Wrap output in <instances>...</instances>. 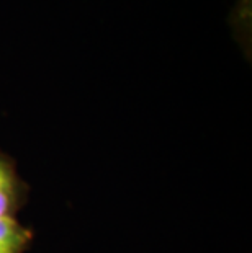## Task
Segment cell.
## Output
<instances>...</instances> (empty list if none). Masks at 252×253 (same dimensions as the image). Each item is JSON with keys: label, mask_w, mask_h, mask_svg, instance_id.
Returning <instances> with one entry per match:
<instances>
[{"label": "cell", "mask_w": 252, "mask_h": 253, "mask_svg": "<svg viewBox=\"0 0 252 253\" xmlns=\"http://www.w3.org/2000/svg\"><path fill=\"white\" fill-rule=\"evenodd\" d=\"M28 198V185L15 160L0 149V219L17 217Z\"/></svg>", "instance_id": "obj_1"}, {"label": "cell", "mask_w": 252, "mask_h": 253, "mask_svg": "<svg viewBox=\"0 0 252 253\" xmlns=\"http://www.w3.org/2000/svg\"><path fill=\"white\" fill-rule=\"evenodd\" d=\"M228 26L234 42L251 61L252 56V0H233L228 13Z\"/></svg>", "instance_id": "obj_2"}, {"label": "cell", "mask_w": 252, "mask_h": 253, "mask_svg": "<svg viewBox=\"0 0 252 253\" xmlns=\"http://www.w3.org/2000/svg\"><path fill=\"white\" fill-rule=\"evenodd\" d=\"M35 234L17 217L0 219V253H26Z\"/></svg>", "instance_id": "obj_3"}]
</instances>
